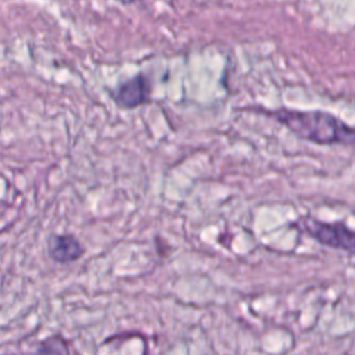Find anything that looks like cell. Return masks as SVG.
<instances>
[{"instance_id":"1","label":"cell","mask_w":355,"mask_h":355,"mask_svg":"<svg viewBox=\"0 0 355 355\" xmlns=\"http://www.w3.org/2000/svg\"><path fill=\"white\" fill-rule=\"evenodd\" d=\"M270 118L288 128L300 139L318 144H352L355 128L347 125L336 115L323 111H297L280 108L266 111Z\"/></svg>"},{"instance_id":"2","label":"cell","mask_w":355,"mask_h":355,"mask_svg":"<svg viewBox=\"0 0 355 355\" xmlns=\"http://www.w3.org/2000/svg\"><path fill=\"white\" fill-rule=\"evenodd\" d=\"M306 229L309 234L323 245L355 254V230H351L345 225L309 220Z\"/></svg>"},{"instance_id":"3","label":"cell","mask_w":355,"mask_h":355,"mask_svg":"<svg viewBox=\"0 0 355 355\" xmlns=\"http://www.w3.org/2000/svg\"><path fill=\"white\" fill-rule=\"evenodd\" d=\"M150 96V83L143 75H136L122 82L114 92V100L123 108H136Z\"/></svg>"},{"instance_id":"4","label":"cell","mask_w":355,"mask_h":355,"mask_svg":"<svg viewBox=\"0 0 355 355\" xmlns=\"http://www.w3.org/2000/svg\"><path fill=\"white\" fill-rule=\"evenodd\" d=\"M85 250L71 234H57L49 241L50 258L58 263H69L79 259Z\"/></svg>"},{"instance_id":"5","label":"cell","mask_w":355,"mask_h":355,"mask_svg":"<svg viewBox=\"0 0 355 355\" xmlns=\"http://www.w3.org/2000/svg\"><path fill=\"white\" fill-rule=\"evenodd\" d=\"M33 355H71V352L64 337L51 336L39 344Z\"/></svg>"}]
</instances>
